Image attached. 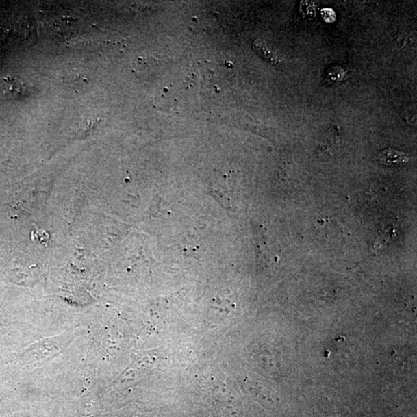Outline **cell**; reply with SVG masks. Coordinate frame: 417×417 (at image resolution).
I'll list each match as a JSON object with an SVG mask.
<instances>
[{
  "instance_id": "obj_1",
  "label": "cell",
  "mask_w": 417,
  "mask_h": 417,
  "mask_svg": "<svg viewBox=\"0 0 417 417\" xmlns=\"http://www.w3.org/2000/svg\"><path fill=\"white\" fill-rule=\"evenodd\" d=\"M28 87L17 78L8 76L0 78V95L8 100H22L28 96Z\"/></svg>"
},
{
  "instance_id": "obj_2",
  "label": "cell",
  "mask_w": 417,
  "mask_h": 417,
  "mask_svg": "<svg viewBox=\"0 0 417 417\" xmlns=\"http://www.w3.org/2000/svg\"><path fill=\"white\" fill-rule=\"evenodd\" d=\"M379 161L381 164L390 167H401L407 164L409 157L401 151L388 149L379 155Z\"/></svg>"
},
{
  "instance_id": "obj_3",
  "label": "cell",
  "mask_w": 417,
  "mask_h": 417,
  "mask_svg": "<svg viewBox=\"0 0 417 417\" xmlns=\"http://www.w3.org/2000/svg\"><path fill=\"white\" fill-rule=\"evenodd\" d=\"M253 49L259 57L272 65L280 66L282 64V59L279 54L267 42L263 40H256L253 42Z\"/></svg>"
},
{
  "instance_id": "obj_4",
  "label": "cell",
  "mask_w": 417,
  "mask_h": 417,
  "mask_svg": "<svg viewBox=\"0 0 417 417\" xmlns=\"http://www.w3.org/2000/svg\"><path fill=\"white\" fill-rule=\"evenodd\" d=\"M348 77L349 71L340 65H336L326 71L324 81L330 86L346 81Z\"/></svg>"
},
{
  "instance_id": "obj_5",
  "label": "cell",
  "mask_w": 417,
  "mask_h": 417,
  "mask_svg": "<svg viewBox=\"0 0 417 417\" xmlns=\"http://www.w3.org/2000/svg\"><path fill=\"white\" fill-rule=\"evenodd\" d=\"M326 22L331 23L336 20V14L331 9H324L322 13Z\"/></svg>"
}]
</instances>
